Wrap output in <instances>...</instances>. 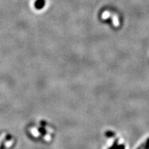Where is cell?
<instances>
[{
    "mask_svg": "<svg viewBox=\"0 0 149 149\" xmlns=\"http://www.w3.org/2000/svg\"><path fill=\"white\" fill-rule=\"evenodd\" d=\"M44 3H45V1L44 0H38L37 1V3H35V6H36L37 8H42L44 6Z\"/></svg>",
    "mask_w": 149,
    "mask_h": 149,
    "instance_id": "6da1fadb",
    "label": "cell"
}]
</instances>
